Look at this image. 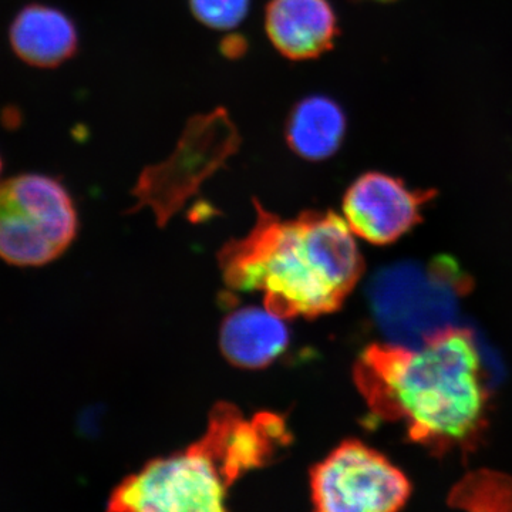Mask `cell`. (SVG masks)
<instances>
[{
	"label": "cell",
	"mask_w": 512,
	"mask_h": 512,
	"mask_svg": "<svg viewBox=\"0 0 512 512\" xmlns=\"http://www.w3.org/2000/svg\"><path fill=\"white\" fill-rule=\"evenodd\" d=\"M254 202V228L218 254L225 284L239 292H264L265 309L282 319L338 311L365 268L345 218L305 211L282 220Z\"/></svg>",
	"instance_id": "6da1fadb"
},
{
	"label": "cell",
	"mask_w": 512,
	"mask_h": 512,
	"mask_svg": "<svg viewBox=\"0 0 512 512\" xmlns=\"http://www.w3.org/2000/svg\"><path fill=\"white\" fill-rule=\"evenodd\" d=\"M355 383L377 419L399 421L424 446H468L483 429L487 392L467 330H444L419 348L369 346Z\"/></svg>",
	"instance_id": "7a4b0ae2"
},
{
	"label": "cell",
	"mask_w": 512,
	"mask_h": 512,
	"mask_svg": "<svg viewBox=\"0 0 512 512\" xmlns=\"http://www.w3.org/2000/svg\"><path fill=\"white\" fill-rule=\"evenodd\" d=\"M289 439L284 417L264 412L247 419L234 404L218 403L197 443L124 478L111 494L109 511H227L231 485L271 463Z\"/></svg>",
	"instance_id": "3957f363"
},
{
	"label": "cell",
	"mask_w": 512,
	"mask_h": 512,
	"mask_svg": "<svg viewBox=\"0 0 512 512\" xmlns=\"http://www.w3.org/2000/svg\"><path fill=\"white\" fill-rule=\"evenodd\" d=\"M470 282L456 262L440 258L429 266L403 262L380 269L369 284L377 326L394 345L419 348L454 328L460 299Z\"/></svg>",
	"instance_id": "277c9868"
},
{
	"label": "cell",
	"mask_w": 512,
	"mask_h": 512,
	"mask_svg": "<svg viewBox=\"0 0 512 512\" xmlns=\"http://www.w3.org/2000/svg\"><path fill=\"white\" fill-rule=\"evenodd\" d=\"M79 220L72 195L56 178L20 174L0 184V258L42 266L72 245Z\"/></svg>",
	"instance_id": "5b68a950"
},
{
	"label": "cell",
	"mask_w": 512,
	"mask_h": 512,
	"mask_svg": "<svg viewBox=\"0 0 512 512\" xmlns=\"http://www.w3.org/2000/svg\"><path fill=\"white\" fill-rule=\"evenodd\" d=\"M241 146L238 128L225 109L198 114L188 121L171 154L163 163L150 165L138 177L133 211L147 207L157 224L165 227L202 184L225 167Z\"/></svg>",
	"instance_id": "8992f818"
},
{
	"label": "cell",
	"mask_w": 512,
	"mask_h": 512,
	"mask_svg": "<svg viewBox=\"0 0 512 512\" xmlns=\"http://www.w3.org/2000/svg\"><path fill=\"white\" fill-rule=\"evenodd\" d=\"M311 490L320 512H392L406 504L410 483L382 454L349 440L312 468Z\"/></svg>",
	"instance_id": "52a82bcc"
},
{
	"label": "cell",
	"mask_w": 512,
	"mask_h": 512,
	"mask_svg": "<svg viewBox=\"0 0 512 512\" xmlns=\"http://www.w3.org/2000/svg\"><path fill=\"white\" fill-rule=\"evenodd\" d=\"M434 191L412 190L400 178L380 171L357 177L343 197V214L357 237L370 244L396 242L421 221Z\"/></svg>",
	"instance_id": "ba28073f"
},
{
	"label": "cell",
	"mask_w": 512,
	"mask_h": 512,
	"mask_svg": "<svg viewBox=\"0 0 512 512\" xmlns=\"http://www.w3.org/2000/svg\"><path fill=\"white\" fill-rule=\"evenodd\" d=\"M265 30L275 49L293 62L318 59L339 36L338 18L329 0H271Z\"/></svg>",
	"instance_id": "9c48e42d"
},
{
	"label": "cell",
	"mask_w": 512,
	"mask_h": 512,
	"mask_svg": "<svg viewBox=\"0 0 512 512\" xmlns=\"http://www.w3.org/2000/svg\"><path fill=\"white\" fill-rule=\"evenodd\" d=\"M10 46L22 62L37 69H55L79 49L76 25L62 10L32 3L13 19Z\"/></svg>",
	"instance_id": "30bf717a"
},
{
	"label": "cell",
	"mask_w": 512,
	"mask_h": 512,
	"mask_svg": "<svg viewBox=\"0 0 512 512\" xmlns=\"http://www.w3.org/2000/svg\"><path fill=\"white\" fill-rule=\"evenodd\" d=\"M289 342L284 319L268 309H238L221 326L220 346L231 365L262 369L284 352Z\"/></svg>",
	"instance_id": "8fae6325"
},
{
	"label": "cell",
	"mask_w": 512,
	"mask_h": 512,
	"mask_svg": "<svg viewBox=\"0 0 512 512\" xmlns=\"http://www.w3.org/2000/svg\"><path fill=\"white\" fill-rule=\"evenodd\" d=\"M348 130L345 111L322 94L305 97L293 106L286 120V144L306 161H325L342 147Z\"/></svg>",
	"instance_id": "7c38bea8"
},
{
	"label": "cell",
	"mask_w": 512,
	"mask_h": 512,
	"mask_svg": "<svg viewBox=\"0 0 512 512\" xmlns=\"http://www.w3.org/2000/svg\"><path fill=\"white\" fill-rule=\"evenodd\" d=\"M194 18L207 28L231 30L247 18L251 0H188Z\"/></svg>",
	"instance_id": "4fadbf2b"
},
{
	"label": "cell",
	"mask_w": 512,
	"mask_h": 512,
	"mask_svg": "<svg viewBox=\"0 0 512 512\" xmlns=\"http://www.w3.org/2000/svg\"><path fill=\"white\" fill-rule=\"evenodd\" d=\"M222 47H224L225 55L228 57H238L242 52H244L247 45H245L239 37H228V39H225Z\"/></svg>",
	"instance_id": "5bb4252c"
},
{
	"label": "cell",
	"mask_w": 512,
	"mask_h": 512,
	"mask_svg": "<svg viewBox=\"0 0 512 512\" xmlns=\"http://www.w3.org/2000/svg\"><path fill=\"white\" fill-rule=\"evenodd\" d=\"M375 2L389 3V2H394V0H375Z\"/></svg>",
	"instance_id": "9a60e30c"
},
{
	"label": "cell",
	"mask_w": 512,
	"mask_h": 512,
	"mask_svg": "<svg viewBox=\"0 0 512 512\" xmlns=\"http://www.w3.org/2000/svg\"><path fill=\"white\" fill-rule=\"evenodd\" d=\"M0 174H2V157H0Z\"/></svg>",
	"instance_id": "2e32d148"
}]
</instances>
